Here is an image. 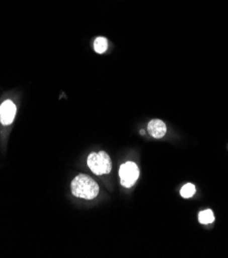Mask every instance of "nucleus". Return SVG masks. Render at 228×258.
Returning a JSON list of instances; mask_svg holds the SVG:
<instances>
[{
    "instance_id": "obj_1",
    "label": "nucleus",
    "mask_w": 228,
    "mask_h": 258,
    "mask_svg": "<svg viewBox=\"0 0 228 258\" xmlns=\"http://www.w3.org/2000/svg\"><path fill=\"white\" fill-rule=\"evenodd\" d=\"M71 190L75 197L85 200H93L99 195V185L90 176L80 174L73 179Z\"/></svg>"
},
{
    "instance_id": "obj_2",
    "label": "nucleus",
    "mask_w": 228,
    "mask_h": 258,
    "mask_svg": "<svg viewBox=\"0 0 228 258\" xmlns=\"http://www.w3.org/2000/svg\"><path fill=\"white\" fill-rule=\"evenodd\" d=\"M88 166L96 175L108 174L111 171V160L105 151L93 152L88 158Z\"/></svg>"
},
{
    "instance_id": "obj_3",
    "label": "nucleus",
    "mask_w": 228,
    "mask_h": 258,
    "mask_svg": "<svg viewBox=\"0 0 228 258\" xmlns=\"http://www.w3.org/2000/svg\"><path fill=\"white\" fill-rule=\"evenodd\" d=\"M120 183L124 187H132L139 178V168L133 162H128L121 165L119 169Z\"/></svg>"
},
{
    "instance_id": "obj_4",
    "label": "nucleus",
    "mask_w": 228,
    "mask_h": 258,
    "mask_svg": "<svg viewBox=\"0 0 228 258\" xmlns=\"http://www.w3.org/2000/svg\"><path fill=\"white\" fill-rule=\"evenodd\" d=\"M17 107L11 100L5 101L0 106V121L5 125L11 124L16 116Z\"/></svg>"
},
{
    "instance_id": "obj_5",
    "label": "nucleus",
    "mask_w": 228,
    "mask_h": 258,
    "mask_svg": "<svg viewBox=\"0 0 228 258\" xmlns=\"http://www.w3.org/2000/svg\"><path fill=\"white\" fill-rule=\"evenodd\" d=\"M148 132L152 137L157 139L163 138L167 133L166 123L161 119H152L148 123Z\"/></svg>"
},
{
    "instance_id": "obj_6",
    "label": "nucleus",
    "mask_w": 228,
    "mask_h": 258,
    "mask_svg": "<svg viewBox=\"0 0 228 258\" xmlns=\"http://www.w3.org/2000/svg\"><path fill=\"white\" fill-rule=\"evenodd\" d=\"M94 48L98 54H103L108 48V41L105 37H98L94 42Z\"/></svg>"
},
{
    "instance_id": "obj_7",
    "label": "nucleus",
    "mask_w": 228,
    "mask_h": 258,
    "mask_svg": "<svg viewBox=\"0 0 228 258\" xmlns=\"http://www.w3.org/2000/svg\"><path fill=\"white\" fill-rule=\"evenodd\" d=\"M198 220L201 224H209L214 222L215 217H214V213L212 212V210H205L201 211L198 214Z\"/></svg>"
},
{
    "instance_id": "obj_8",
    "label": "nucleus",
    "mask_w": 228,
    "mask_h": 258,
    "mask_svg": "<svg viewBox=\"0 0 228 258\" xmlns=\"http://www.w3.org/2000/svg\"><path fill=\"white\" fill-rule=\"evenodd\" d=\"M181 196L184 198V199H189L191 198L194 194H195V186L191 183H187L185 184L182 188H181Z\"/></svg>"
}]
</instances>
